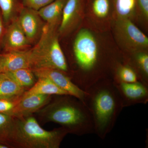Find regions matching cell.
I'll return each instance as SVG.
<instances>
[{"label": "cell", "mask_w": 148, "mask_h": 148, "mask_svg": "<svg viewBox=\"0 0 148 148\" xmlns=\"http://www.w3.org/2000/svg\"><path fill=\"white\" fill-rule=\"evenodd\" d=\"M85 91L84 103L92 116L94 133L104 140L124 108L121 98L111 78L98 81Z\"/></svg>", "instance_id": "obj_1"}, {"label": "cell", "mask_w": 148, "mask_h": 148, "mask_svg": "<svg viewBox=\"0 0 148 148\" xmlns=\"http://www.w3.org/2000/svg\"><path fill=\"white\" fill-rule=\"evenodd\" d=\"M58 96L41 110L42 116L60 125L69 133L78 136L94 133L92 116L84 103L72 95Z\"/></svg>", "instance_id": "obj_2"}, {"label": "cell", "mask_w": 148, "mask_h": 148, "mask_svg": "<svg viewBox=\"0 0 148 148\" xmlns=\"http://www.w3.org/2000/svg\"><path fill=\"white\" fill-rule=\"evenodd\" d=\"M68 133L62 127L51 131L43 129L32 115L14 118L10 145L21 148H58Z\"/></svg>", "instance_id": "obj_3"}, {"label": "cell", "mask_w": 148, "mask_h": 148, "mask_svg": "<svg viewBox=\"0 0 148 148\" xmlns=\"http://www.w3.org/2000/svg\"><path fill=\"white\" fill-rule=\"evenodd\" d=\"M58 36V29L45 25L40 39L28 51L30 69H55L67 74L69 67Z\"/></svg>", "instance_id": "obj_4"}, {"label": "cell", "mask_w": 148, "mask_h": 148, "mask_svg": "<svg viewBox=\"0 0 148 148\" xmlns=\"http://www.w3.org/2000/svg\"><path fill=\"white\" fill-rule=\"evenodd\" d=\"M115 33L121 45L130 52L144 51L148 47V38L130 18H118Z\"/></svg>", "instance_id": "obj_5"}, {"label": "cell", "mask_w": 148, "mask_h": 148, "mask_svg": "<svg viewBox=\"0 0 148 148\" xmlns=\"http://www.w3.org/2000/svg\"><path fill=\"white\" fill-rule=\"evenodd\" d=\"M24 34L32 46L39 40L46 25L38 11L24 7L17 18Z\"/></svg>", "instance_id": "obj_6"}, {"label": "cell", "mask_w": 148, "mask_h": 148, "mask_svg": "<svg viewBox=\"0 0 148 148\" xmlns=\"http://www.w3.org/2000/svg\"><path fill=\"white\" fill-rule=\"evenodd\" d=\"M37 78L49 79L58 87L66 91L69 95L78 98L84 102L85 91L75 84L67 74L59 70L52 69H42L32 70Z\"/></svg>", "instance_id": "obj_7"}, {"label": "cell", "mask_w": 148, "mask_h": 148, "mask_svg": "<svg viewBox=\"0 0 148 148\" xmlns=\"http://www.w3.org/2000/svg\"><path fill=\"white\" fill-rule=\"evenodd\" d=\"M113 81L121 98L123 108L148 103V87L142 82Z\"/></svg>", "instance_id": "obj_8"}, {"label": "cell", "mask_w": 148, "mask_h": 148, "mask_svg": "<svg viewBox=\"0 0 148 148\" xmlns=\"http://www.w3.org/2000/svg\"><path fill=\"white\" fill-rule=\"evenodd\" d=\"M17 19L6 27L2 42V52L25 51L32 47Z\"/></svg>", "instance_id": "obj_9"}, {"label": "cell", "mask_w": 148, "mask_h": 148, "mask_svg": "<svg viewBox=\"0 0 148 148\" xmlns=\"http://www.w3.org/2000/svg\"><path fill=\"white\" fill-rule=\"evenodd\" d=\"M84 0H67L58 29V35L66 36L76 26L83 7Z\"/></svg>", "instance_id": "obj_10"}, {"label": "cell", "mask_w": 148, "mask_h": 148, "mask_svg": "<svg viewBox=\"0 0 148 148\" xmlns=\"http://www.w3.org/2000/svg\"><path fill=\"white\" fill-rule=\"evenodd\" d=\"M51 95L34 94L23 96L20 99L12 114L14 118L30 116L34 113L40 110L49 103Z\"/></svg>", "instance_id": "obj_11"}, {"label": "cell", "mask_w": 148, "mask_h": 148, "mask_svg": "<svg viewBox=\"0 0 148 148\" xmlns=\"http://www.w3.org/2000/svg\"><path fill=\"white\" fill-rule=\"evenodd\" d=\"M28 51L1 52L0 73L21 69H30Z\"/></svg>", "instance_id": "obj_12"}, {"label": "cell", "mask_w": 148, "mask_h": 148, "mask_svg": "<svg viewBox=\"0 0 148 148\" xmlns=\"http://www.w3.org/2000/svg\"><path fill=\"white\" fill-rule=\"evenodd\" d=\"M67 0H54L52 2L38 11L39 14L45 21L46 25L58 29L63 10Z\"/></svg>", "instance_id": "obj_13"}, {"label": "cell", "mask_w": 148, "mask_h": 148, "mask_svg": "<svg viewBox=\"0 0 148 148\" xmlns=\"http://www.w3.org/2000/svg\"><path fill=\"white\" fill-rule=\"evenodd\" d=\"M38 81L27 91H25L23 96L37 94L45 95H69L68 92L58 87L49 79L38 78Z\"/></svg>", "instance_id": "obj_14"}, {"label": "cell", "mask_w": 148, "mask_h": 148, "mask_svg": "<svg viewBox=\"0 0 148 148\" xmlns=\"http://www.w3.org/2000/svg\"><path fill=\"white\" fill-rule=\"evenodd\" d=\"M25 90L6 73H0V99L20 97L23 95Z\"/></svg>", "instance_id": "obj_15"}, {"label": "cell", "mask_w": 148, "mask_h": 148, "mask_svg": "<svg viewBox=\"0 0 148 148\" xmlns=\"http://www.w3.org/2000/svg\"><path fill=\"white\" fill-rule=\"evenodd\" d=\"M132 62L131 67L138 76V80L148 87V54L144 51L132 53Z\"/></svg>", "instance_id": "obj_16"}, {"label": "cell", "mask_w": 148, "mask_h": 148, "mask_svg": "<svg viewBox=\"0 0 148 148\" xmlns=\"http://www.w3.org/2000/svg\"><path fill=\"white\" fill-rule=\"evenodd\" d=\"M23 8L22 0H0V9L6 27L17 19Z\"/></svg>", "instance_id": "obj_17"}, {"label": "cell", "mask_w": 148, "mask_h": 148, "mask_svg": "<svg viewBox=\"0 0 148 148\" xmlns=\"http://www.w3.org/2000/svg\"><path fill=\"white\" fill-rule=\"evenodd\" d=\"M5 73L25 89L32 87L36 82V76L30 69H21Z\"/></svg>", "instance_id": "obj_18"}, {"label": "cell", "mask_w": 148, "mask_h": 148, "mask_svg": "<svg viewBox=\"0 0 148 148\" xmlns=\"http://www.w3.org/2000/svg\"><path fill=\"white\" fill-rule=\"evenodd\" d=\"M112 79L119 82L132 83L139 81L137 74L130 66L120 63L115 69Z\"/></svg>", "instance_id": "obj_19"}, {"label": "cell", "mask_w": 148, "mask_h": 148, "mask_svg": "<svg viewBox=\"0 0 148 148\" xmlns=\"http://www.w3.org/2000/svg\"><path fill=\"white\" fill-rule=\"evenodd\" d=\"M14 118L0 113V143L10 145L11 135L13 130Z\"/></svg>", "instance_id": "obj_20"}, {"label": "cell", "mask_w": 148, "mask_h": 148, "mask_svg": "<svg viewBox=\"0 0 148 148\" xmlns=\"http://www.w3.org/2000/svg\"><path fill=\"white\" fill-rule=\"evenodd\" d=\"M113 3L118 18H130L135 12V0H113Z\"/></svg>", "instance_id": "obj_21"}, {"label": "cell", "mask_w": 148, "mask_h": 148, "mask_svg": "<svg viewBox=\"0 0 148 148\" xmlns=\"http://www.w3.org/2000/svg\"><path fill=\"white\" fill-rule=\"evenodd\" d=\"M110 4L109 0H93L92 8L93 13L99 18H105L108 14Z\"/></svg>", "instance_id": "obj_22"}, {"label": "cell", "mask_w": 148, "mask_h": 148, "mask_svg": "<svg viewBox=\"0 0 148 148\" xmlns=\"http://www.w3.org/2000/svg\"><path fill=\"white\" fill-rule=\"evenodd\" d=\"M22 96L9 99H0V113L12 116L13 111Z\"/></svg>", "instance_id": "obj_23"}, {"label": "cell", "mask_w": 148, "mask_h": 148, "mask_svg": "<svg viewBox=\"0 0 148 148\" xmlns=\"http://www.w3.org/2000/svg\"><path fill=\"white\" fill-rule=\"evenodd\" d=\"M54 1V0H22V3L24 7L38 11Z\"/></svg>", "instance_id": "obj_24"}, {"label": "cell", "mask_w": 148, "mask_h": 148, "mask_svg": "<svg viewBox=\"0 0 148 148\" xmlns=\"http://www.w3.org/2000/svg\"><path fill=\"white\" fill-rule=\"evenodd\" d=\"M141 12L146 18H148V0H135Z\"/></svg>", "instance_id": "obj_25"}, {"label": "cell", "mask_w": 148, "mask_h": 148, "mask_svg": "<svg viewBox=\"0 0 148 148\" xmlns=\"http://www.w3.org/2000/svg\"><path fill=\"white\" fill-rule=\"evenodd\" d=\"M6 29V26L3 18L2 14L0 9V53L1 50L2 42L3 37L4 35Z\"/></svg>", "instance_id": "obj_26"}, {"label": "cell", "mask_w": 148, "mask_h": 148, "mask_svg": "<svg viewBox=\"0 0 148 148\" xmlns=\"http://www.w3.org/2000/svg\"><path fill=\"white\" fill-rule=\"evenodd\" d=\"M10 148V147L8 145H5V144H3L0 143V148Z\"/></svg>", "instance_id": "obj_27"}]
</instances>
